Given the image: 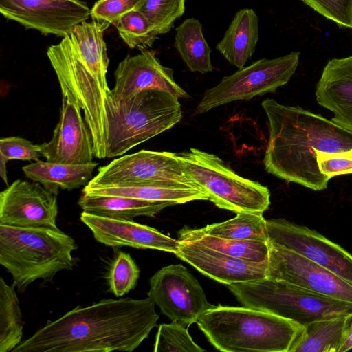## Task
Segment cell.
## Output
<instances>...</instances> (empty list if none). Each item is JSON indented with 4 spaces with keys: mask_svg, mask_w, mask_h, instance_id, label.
<instances>
[{
    "mask_svg": "<svg viewBox=\"0 0 352 352\" xmlns=\"http://www.w3.org/2000/svg\"><path fill=\"white\" fill-rule=\"evenodd\" d=\"M149 298L104 299L48 320L12 352H132L156 327Z\"/></svg>",
    "mask_w": 352,
    "mask_h": 352,
    "instance_id": "cell-1",
    "label": "cell"
},
{
    "mask_svg": "<svg viewBox=\"0 0 352 352\" xmlns=\"http://www.w3.org/2000/svg\"><path fill=\"white\" fill-rule=\"evenodd\" d=\"M267 119L269 140L263 164L268 173L318 191L330 179L317 162L319 152L352 150V131L298 106L267 98L261 102Z\"/></svg>",
    "mask_w": 352,
    "mask_h": 352,
    "instance_id": "cell-2",
    "label": "cell"
},
{
    "mask_svg": "<svg viewBox=\"0 0 352 352\" xmlns=\"http://www.w3.org/2000/svg\"><path fill=\"white\" fill-rule=\"evenodd\" d=\"M196 323L208 341L223 352H289L303 327L245 306H214Z\"/></svg>",
    "mask_w": 352,
    "mask_h": 352,
    "instance_id": "cell-3",
    "label": "cell"
},
{
    "mask_svg": "<svg viewBox=\"0 0 352 352\" xmlns=\"http://www.w3.org/2000/svg\"><path fill=\"white\" fill-rule=\"evenodd\" d=\"M75 240L58 228L0 225V264L20 292L38 279L52 281L60 271L72 270Z\"/></svg>",
    "mask_w": 352,
    "mask_h": 352,
    "instance_id": "cell-4",
    "label": "cell"
},
{
    "mask_svg": "<svg viewBox=\"0 0 352 352\" xmlns=\"http://www.w3.org/2000/svg\"><path fill=\"white\" fill-rule=\"evenodd\" d=\"M106 111L108 158L122 156L170 129L182 117L179 98L158 89L144 90L120 101L113 100L110 91L106 99Z\"/></svg>",
    "mask_w": 352,
    "mask_h": 352,
    "instance_id": "cell-5",
    "label": "cell"
},
{
    "mask_svg": "<svg viewBox=\"0 0 352 352\" xmlns=\"http://www.w3.org/2000/svg\"><path fill=\"white\" fill-rule=\"evenodd\" d=\"M227 287L243 306L274 314L302 326L352 314L351 302L268 277L232 283Z\"/></svg>",
    "mask_w": 352,
    "mask_h": 352,
    "instance_id": "cell-6",
    "label": "cell"
},
{
    "mask_svg": "<svg viewBox=\"0 0 352 352\" xmlns=\"http://www.w3.org/2000/svg\"><path fill=\"white\" fill-rule=\"evenodd\" d=\"M176 155L186 175L217 207L236 214H263L269 208V189L237 175L216 155L191 148Z\"/></svg>",
    "mask_w": 352,
    "mask_h": 352,
    "instance_id": "cell-7",
    "label": "cell"
},
{
    "mask_svg": "<svg viewBox=\"0 0 352 352\" xmlns=\"http://www.w3.org/2000/svg\"><path fill=\"white\" fill-rule=\"evenodd\" d=\"M300 53L292 52L276 58H261L225 76L204 94L195 113L202 114L236 100H249L276 90L288 82L299 62Z\"/></svg>",
    "mask_w": 352,
    "mask_h": 352,
    "instance_id": "cell-8",
    "label": "cell"
},
{
    "mask_svg": "<svg viewBox=\"0 0 352 352\" xmlns=\"http://www.w3.org/2000/svg\"><path fill=\"white\" fill-rule=\"evenodd\" d=\"M161 180H175L199 186L186 175L176 153L141 150L100 166L97 175L83 189L135 187Z\"/></svg>",
    "mask_w": 352,
    "mask_h": 352,
    "instance_id": "cell-9",
    "label": "cell"
},
{
    "mask_svg": "<svg viewBox=\"0 0 352 352\" xmlns=\"http://www.w3.org/2000/svg\"><path fill=\"white\" fill-rule=\"evenodd\" d=\"M149 284L148 296L162 314L186 327L214 307L208 301L197 279L180 264L161 268Z\"/></svg>",
    "mask_w": 352,
    "mask_h": 352,
    "instance_id": "cell-10",
    "label": "cell"
},
{
    "mask_svg": "<svg viewBox=\"0 0 352 352\" xmlns=\"http://www.w3.org/2000/svg\"><path fill=\"white\" fill-rule=\"evenodd\" d=\"M267 277L352 303V284L305 256L268 243Z\"/></svg>",
    "mask_w": 352,
    "mask_h": 352,
    "instance_id": "cell-11",
    "label": "cell"
},
{
    "mask_svg": "<svg viewBox=\"0 0 352 352\" xmlns=\"http://www.w3.org/2000/svg\"><path fill=\"white\" fill-rule=\"evenodd\" d=\"M268 243L294 251L352 284V255L305 226L284 219L267 220Z\"/></svg>",
    "mask_w": 352,
    "mask_h": 352,
    "instance_id": "cell-12",
    "label": "cell"
},
{
    "mask_svg": "<svg viewBox=\"0 0 352 352\" xmlns=\"http://www.w3.org/2000/svg\"><path fill=\"white\" fill-rule=\"evenodd\" d=\"M90 11L79 0H0V12L5 18L27 29L60 37L87 21Z\"/></svg>",
    "mask_w": 352,
    "mask_h": 352,
    "instance_id": "cell-13",
    "label": "cell"
},
{
    "mask_svg": "<svg viewBox=\"0 0 352 352\" xmlns=\"http://www.w3.org/2000/svg\"><path fill=\"white\" fill-rule=\"evenodd\" d=\"M62 106L60 118L51 140L38 144L46 161L61 164L93 162L94 143L90 131L81 114V107L72 93L60 87Z\"/></svg>",
    "mask_w": 352,
    "mask_h": 352,
    "instance_id": "cell-14",
    "label": "cell"
},
{
    "mask_svg": "<svg viewBox=\"0 0 352 352\" xmlns=\"http://www.w3.org/2000/svg\"><path fill=\"white\" fill-rule=\"evenodd\" d=\"M57 195L38 182L15 180L0 193V225L57 228Z\"/></svg>",
    "mask_w": 352,
    "mask_h": 352,
    "instance_id": "cell-15",
    "label": "cell"
},
{
    "mask_svg": "<svg viewBox=\"0 0 352 352\" xmlns=\"http://www.w3.org/2000/svg\"><path fill=\"white\" fill-rule=\"evenodd\" d=\"M115 85L111 96L116 101L128 99L147 89L170 92L178 98L189 95L175 80L173 70L162 65L153 51L144 50L127 56L115 71Z\"/></svg>",
    "mask_w": 352,
    "mask_h": 352,
    "instance_id": "cell-16",
    "label": "cell"
},
{
    "mask_svg": "<svg viewBox=\"0 0 352 352\" xmlns=\"http://www.w3.org/2000/svg\"><path fill=\"white\" fill-rule=\"evenodd\" d=\"M81 221L99 243L111 247L153 249L175 254L179 241L133 220L116 219L82 211Z\"/></svg>",
    "mask_w": 352,
    "mask_h": 352,
    "instance_id": "cell-17",
    "label": "cell"
},
{
    "mask_svg": "<svg viewBox=\"0 0 352 352\" xmlns=\"http://www.w3.org/2000/svg\"><path fill=\"white\" fill-rule=\"evenodd\" d=\"M175 254L203 274L226 285L267 277L268 262L256 263L234 258L193 243L179 241Z\"/></svg>",
    "mask_w": 352,
    "mask_h": 352,
    "instance_id": "cell-18",
    "label": "cell"
},
{
    "mask_svg": "<svg viewBox=\"0 0 352 352\" xmlns=\"http://www.w3.org/2000/svg\"><path fill=\"white\" fill-rule=\"evenodd\" d=\"M316 97L333 113V122L352 131V56L328 61L316 85Z\"/></svg>",
    "mask_w": 352,
    "mask_h": 352,
    "instance_id": "cell-19",
    "label": "cell"
},
{
    "mask_svg": "<svg viewBox=\"0 0 352 352\" xmlns=\"http://www.w3.org/2000/svg\"><path fill=\"white\" fill-rule=\"evenodd\" d=\"M258 17L252 8L236 12L217 49L228 62L241 69L251 58L258 41Z\"/></svg>",
    "mask_w": 352,
    "mask_h": 352,
    "instance_id": "cell-20",
    "label": "cell"
},
{
    "mask_svg": "<svg viewBox=\"0 0 352 352\" xmlns=\"http://www.w3.org/2000/svg\"><path fill=\"white\" fill-rule=\"evenodd\" d=\"M83 194L112 195L149 201H168L176 204L195 200H208L199 186L175 180H161L135 187H113L82 190Z\"/></svg>",
    "mask_w": 352,
    "mask_h": 352,
    "instance_id": "cell-21",
    "label": "cell"
},
{
    "mask_svg": "<svg viewBox=\"0 0 352 352\" xmlns=\"http://www.w3.org/2000/svg\"><path fill=\"white\" fill-rule=\"evenodd\" d=\"M78 204L86 212L116 219L133 220L154 217L164 208L177 205L168 201H149L131 197L83 194Z\"/></svg>",
    "mask_w": 352,
    "mask_h": 352,
    "instance_id": "cell-22",
    "label": "cell"
},
{
    "mask_svg": "<svg viewBox=\"0 0 352 352\" xmlns=\"http://www.w3.org/2000/svg\"><path fill=\"white\" fill-rule=\"evenodd\" d=\"M98 166L95 162L78 164L38 160L24 166L22 170L27 177L58 195L60 189L72 190L86 186Z\"/></svg>",
    "mask_w": 352,
    "mask_h": 352,
    "instance_id": "cell-23",
    "label": "cell"
},
{
    "mask_svg": "<svg viewBox=\"0 0 352 352\" xmlns=\"http://www.w3.org/2000/svg\"><path fill=\"white\" fill-rule=\"evenodd\" d=\"M110 25L106 22L85 21L76 25L69 34L82 61L104 85H108L107 73L109 60L104 32Z\"/></svg>",
    "mask_w": 352,
    "mask_h": 352,
    "instance_id": "cell-24",
    "label": "cell"
},
{
    "mask_svg": "<svg viewBox=\"0 0 352 352\" xmlns=\"http://www.w3.org/2000/svg\"><path fill=\"white\" fill-rule=\"evenodd\" d=\"M179 241L207 247L226 255L256 263H267L268 243L226 239L210 235L201 228H184L178 232Z\"/></svg>",
    "mask_w": 352,
    "mask_h": 352,
    "instance_id": "cell-25",
    "label": "cell"
},
{
    "mask_svg": "<svg viewBox=\"0 0 352 352\" xmlns=\"http://www.w3.org/2000/svg\"><path fill=\"white\" fill-rule=\"evenodd\" d=\"M175 47L191 72L206 74L213 69L208 45L201 22L195 18L184 20L175 30Z\"/></svg>",
    "mask_w": 352,
    "mask_h": 352,
    "instance_id": "cell-26",
    "label": "cell"
},
{
    "mask_svg": "<svg viewBox=\"0 0 352 352\" xmlns=\"http://www.w3.org/2000/svg\"><path fill=\"white\" fill-rule=\"evenodd\" d=\"M346 317L318 320L303 326L289 352H338Z\"/></svg>",
    "mask_w": 352,
    "mask_h": 352,
    "instance_id": "cell-27",
    "label": "cell"
},
{
    "mask_svg": "<svg viewBox=\"0 0 352 352\" xmlns=\"http://www.w3.org/2000/svg\"><path fill=\"white\" fill-rule=\"evenodd\" d=\"M23 321L15 287L0 278V352L12 351L22 342Z\"/></svg>",
    "mask_w": 352,
    "mask_h": 352,
    "instance_id": "cell-28",
    "label": "cell"
},
{
    "mask_svg": "<svg viewBox=\"0 0 352 352\" xmlns=\"http://www.w3.org/2000/svg\"><path fill=\"white\" fill-rule=\"evenodd\" d=\"M210 235L226 239L268 243L267 220L263 214L237 213L234 218L201 228Z\"/></svg>",
    "mask_w": 352,
    "mask_h": 352,
    "instance_id": "cell-29",
    "label": "cell"
},
{
    "mask_svg": "<svg viewBox=\"0 0 352 352\" xmlns=\"http://www.w3.org/2000/svg\"><path fill=\"white\" fill-rule=\"evenodd\" d=\"M115 25L120 36L130 48L146 50L159 36L153 24L140 10L124 14Z\"/></svg>",
    "mask_w": 352,
    "mask_h": 352,
    "instance_id": "cell-30",
    "label": "cell"
},
{
    "mask_svg": "<svg viewBox=\"0 0 352 352\" xmlns=\"http://www.w3.org/2000/svg\"><path fill=\"white\" fill-rule=\"evenodd\" d=\"M186 0H143L140 10L153 24L158 35L168 32L186 10Z\"/></svg>",
    "mask_w": 352,
    "mask_h": 352,
    "instance_id": "cell-31",
    "label": "cell"
},
{
    "mask_svg": "<svg viewBox=\"0 0 352 352\" xmlns=\"http://www.w3.org/2000/svg\"><path fill=\"white\" fill-rule=\"evenodd\" d=\"M140 269L131 256L119 252L113 259L107 276L109 287L116 297L128 294L136 285Z\"/></svg>",
    "mask_w": 352,
    "mask_h": 352,
    "instance_id": "cell-32",
    "label": "cell"
},
{
    "mask_svg": "<svg viewBox=\"0 0 352 352\" xmlns=\"http://www.w3.org/2000/svg\"><path fill=\"white\" fill-rule=\"evenodd\" d=\"M153 351L204 352L206 350L194 342L187 327L171 321V323H164L159 326Z\"/></svg>",
    "mask_w": 352,
    "mask_h": 352,
    "instance_id": "cell-33",
    "label": "cell"
},
{
    "mask_svg": "<svg viewBox=\"0 0 352 352\" xmlns=\"http://www.w3.org/2000/svg\"><path fill=\"white\" fill-rule=\"evenodd\" d=\"M143 0H98L90 11L93 20L116 24L124 14L138 10Z\"/></svg>",
    "mask_w": 352,
    "mask_h": 352,
    "instance_id": "cell-34",
    "label": "cell"
},
{
    "mask_svg": "<svg viewBox=\"0 0 352 352\" xmlns=\"http://www.w3.org/2000/svg\"><path fill=\"white\" fill-rule=\"evenodd\" d=\"M341 27L352 28V0H302Z\"/></svg>",
    "mask_w": 352,
    "mask_h": 352,
    "instance_id": "cell-35",
    "label": "cell"
},
{
    "mask_svg": "<svg viewBox=\"0 0 352 352\" xmlns=\"http://www.w3.org/2000/svg\"><path fill=\"white\" fill-rule=\"evenodd\" d=\"M0 157L10 160L38 161L42 157L38 144L19 137L3 138L0 140Z\"/></svg>",
    "mask_w": 352,
    "mask_h": 352,
    "instance_id": "cell-36",
    "label": "cell"
},
{
    "mask_svg": "<svg viewBox=\"0 0 352 352\" xmlns=\"http://www.w3.org/2000/svg\"><path fill=\"white\" fill-rule=\"evenodd\" d=\"M317 162L322 174L329 179L352 173V150L339 152H319Z\"/></svg>",
    "mask_w": 352,
    "mask_h": 352,
    "instance_id": "cell-37",
    "label": "cell"
},
{
    "mask_svg": "<svg viewBox=\"0 0 352 352\" xmlns=\"http://www.w3.org/2000/svg\"><path fill=\"white\" fill-rule=\"evenodd\" d=\"M352 349V314L346 317L342 342L338 352H345Z\"/></svg>",
    "mask_w": 352,
    "mask_h": 352,
    "instance_id": "cell-38",
    "label": "cell"
},
{
    "mask_svg": "<svg viewBox=\"0 0 352 352\" xmlns=\"http://www.w3.org/2000/svg\"><path fill=\"white\" fill-rule=\"evenodd\" d=\"M6 163L7 161L4 160L3 157H0V173L1 176L8 185V177H7V172H6Z\"/></svg>",
    "mask_w": 352,
    "mask_h": 352,
    "instance_id": "cell-39",
    "label": "cell"
}]
</instances>
